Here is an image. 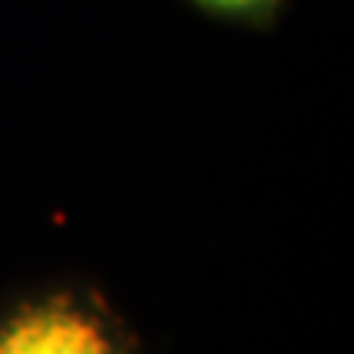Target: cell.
I'll use <instances>...</instances> for the list:
<instances>
[{
    "label": "cell",
    "instance_id": "cell-1",
    "mask_svg": "<svg viewBox=\"0 0 354 354\" xmlns=\"http://www.w3.org/2000/svg\"><path fill=\"white\" fill-rule=\"evenodd\" d=\"M0 354H122L95 312L69 295L17 308L0 325Z\"/></svg>",
    "mask_w": 354,
    "mask_h": 354
},
{
    "label": "cell",
    "instance_id": "cell-2",
    "mask_svg": "<svg viewBox=\"0 0 354 354\" xmlns=\"http://www.w3.org/2000/svg\"><path fill=\"white\" fill-rule=\"evenodd\" d=\"M187 3L210 20L250 30H272L289 7V0H187Z\"/></svg>",
    "mask_w": 354,
    "mask_h": 354
}]
</instances>
